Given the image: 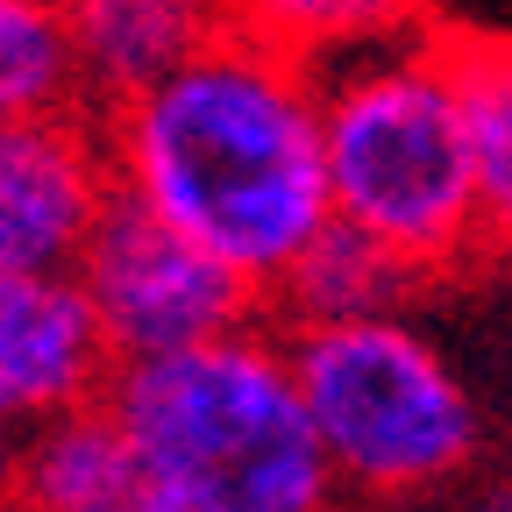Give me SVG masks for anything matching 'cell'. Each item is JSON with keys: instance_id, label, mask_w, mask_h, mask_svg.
Here are the masks:
<instances>
[{"instance_id": "6da1fadb", "label": "cell", "mask_w": 512, "mask_h": 512, "mask_svg": "<svg viewBox=\"0 0 512 512\" xmlns=\"http://www.w3.org/2000/svg\"><path fill=\"white\" fill-rule=\"evenodd\" d=\"M114 192L200 242L278 299L292 264L335 221L320 150V79L221 29L178 72L100 114Z\"/></svg>"}, {"instance_id": "7a4b0ae2", "label": "cell", "mask_w": 512, "mask_h": 512, "mask_svg": "<svg viewBox=\"0 0 512 512\" xmlns=\"http://www.w3.org/2000/svg\"><path fill=\"white\" fill-rule=\"evenodd\" d=\"M320 150H328L335 221L392 249L420 285L498 256L456 36L441 22L320 79Z\"/></svg>"}, {"instance_id": "3957f363", "label": "cell", "mask_w": 512, "mask_h": 512, "mask_svg": "<svg viewBox=\"0 0 512 512\" xmlns=\"http://www.w3.org/2000/svg\"><path fill=\"white\" fill-rule=\"evenodd\" d=\"M107 406L150 456L171 512H342L271 320L114 370Z\"/></svg>"}, {"instance_id": "277c9868", "label": "cell", "mask_w": 512, "mask_h": 512, "mask_svg": "<svg viewBox=\"0 0 512 512\" xmlns=\"http://www.w3.org/2000/svg\"><path fill=\"white\" fill-rule=\"evenodd\" d=\"M285 363L313 441L356 512H392L456 491L484 448L470 384L406 313L285 328Z\"/></svg>"}, {"instance_id": "5b68a950", "label": "cell", "mask_w": 512, "mask_h": 512, "mask_svg": "<svg viewBox=\"0 0 512 512\" xmlns=\"http://www.w3.org/2000/svg\"><path fill=\"white\" fill-rule=\"evenodd\" d=\"M72 285L93 313L114 370L207 349L221 335H242V328H264L271 320L256 285H242L221 256L185 242L178 228H164L157 214H143L136 200H121V192L100 214Z\"/></svg>"}, {"instance_id": "8992f818", "label": "cell", "mask_w": 512, "mask_h": 512, "mask_svg": "<svg viewBox=\"0 0 512 512\" xmlns=\"http://www.w3.org/2000/svg\"><path fill=\"white\" fill-rule=\"evenodd\" d=\"M107 207L114 164L93 107L0 121V271L72 278Z\"/></svg>"}, {"instance_id": "52a82bcc", "label": "cell", "mask_w": 512, "mask_h": 512, "mask_svg": "<svg viewBox=\"0 0 512 512\" xmlns=\"http://www.w3.org/2000/svg\"><path fill=\"white\" fill-rule=\"evenodd\" d=\"M114 356L72 278L0 271V441L107 399Z\"/></svg>"}, {"instance_id": "ba28073f", "label": "cell", "mask_w": 512, "mask_h": 512, "mask_svg": "<svg viewBox=\"0 0 512 512\" xmlns=\"http://www.w3.org/2000/svg\"><path fill=\"white\" fill-rule=\"evenodd\" d=\"M0 512H171L150 456L107 399L8 441Z\"/></svg>"}, {"instance_id": "9c48e42d", "label": "cell", "mask_w": 512, "mask_h": 512, "mask_svg": "<svg viewBox=\"0 0 512 512\" xmlns=\"http://www.w3.org/2000/svg\"><path fill=\"white\" fill-rule=\"evenodd\" d=\"M93 114L136 100L228 29V0H57Z\"/></svg>"}, {"instance_id": "30bf717a", "label": "cell", "mask_w": 512, "mask_h": 512, "mask_svg": "<svg viewBox=\"0 0 512 512\" xmlns=\"http://www.w3.org/2000/svg\"><path fill=\"white\" fill-rule=\"evenodd\" d=\"M228 29L278 50L299 72L328 79L356 57L427 36L434 15L427 0H228Z\"/></svg>"}, {"instance_id": "8fae6325", "label": "cell", "mask_w": 512, "mask_h": 512, "mask_svg": "<svg viewBox=\"0 0 512 512\" xmlns=\"http://www.w3.org/2000/svg\"><path fill=\"white\" fill-rule=\"evenodd\" d=\"M406 292H420V278L399 264L392 249H377L370 235L328 221L320 242L292 264V278L278 285L271 313L285 328H328V320H377V313H406Z\"/></svg>"}, {"instance_id": "7c38bea8", "label": "cell", "mask_w": 512, "mask_h": 512, "mask_svg": "<svg viewBox=\"0 0 512 512\" xmlns=\"http://www.w3.org/2000/svg\"><path fill=\"white\" fill-rule=\"evenodd\" d=\"M79 100V64L64 36L57 0H0V121L29 114H72Z\"/></svg>"}, {"instance_id": "4fadbf2b", "label": "cell", "mask_w": 512, "mask_h": 512, "mask_svg": "<svg viewBox=\"0 0 512 512\" xmlns=\"http://www.w3.org/2000/svg\"><path fill=\"white\" fill-rule=\"evenodd\" d=\"M456 72H463V107H470L491 249L512 256V36H456Z\"/></svg>"}, {"instance_id": "5bb4252c", "label": "cell", "mask_w": 512, "mask_h": 512, "mask_svg": "<svg viewBox=\"0 0 512 512\" xmlns=\"http://www.w3.org/2000/svg\"><path fill=\"white\" fill-rule=\"evenodd\" d=\"M448 512H512V477H491V484H470L448 498Z\"/></svg>"}, {"instance_id": "9a60e30c", "label": "cell", "mask_w": 512, "mask_h": 512, "mask_svg": "<svg viewBox=\"0 0 512 512\" xmlns=\"http://www.w3.org/2000/svg\"><path fill=\"white\" fill-rule=\"evenodd\" d=\"M0 477H8V441H0Z\"/></svg>"}, {"instance_id": "2e32d148", "label": "cell", "mask_w": 512, "mask_h": 512, "mask_svg": "<svg viewBox=\"0 0 512 512\" xmlns=\"http://www.w3.org/2000/svg\"><path fill=\"white\" fill-rule=\"evenodd\" d=\"M342 512H356V505H342Z\"/></svg>"}]
</instances>
